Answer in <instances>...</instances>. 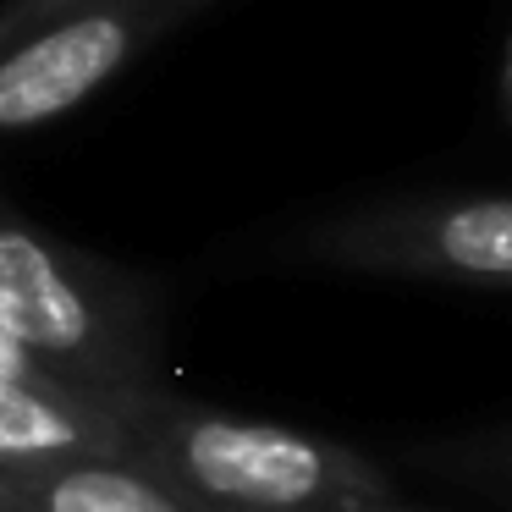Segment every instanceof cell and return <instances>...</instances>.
<instances>
[{
    "label": "cell",
    "mask_w": 512,
    "mask_h": 512,
    "mask_svg": "<svg viewBox=\"0 0 512 512\" xmlns=\"http://www.w3.org/2000/svg\"><path fill=\"white\" fill-rule=\"evenodd\" d=\"M0 512H193L133 457H78L0 474Z\"/></svg>",
    "instance_id": "obj_6"
},
{
    "label": "cell",
    "mask_w": 512,
    "mask_h": 512,
    "mask_svg": "<svg viewBox=\"0 0 512 512\" xmlns=\"http://www.w3.org/2000/svg\"><path fill=\"white\" fill-rule=\"evenodd\" d=\"M0 331L122 413L160 386V298L144 276L61 243L0 193Z\"/></svg>",
    "instance_id": "obj_2"
},
{
    "label": "cell",
    "mask_w": 512,
    "mask_h": 512,
    "mask_svg": "<svg viewBox=\"0 0 512 512\" xmlns=\"http://www.w3.org/2000/svg\"><path fill=\"white\" fill-rule=\"evenodd\" d=\"M215 0H94L0 61V138L39 133L111 89Z\"/></svg>",
    "instance_id": "obj_4"
},
{
    "label": "cell",
    "mask_w": 512,
    "mask_h": 512,
    "mask_svg": "<svg viewBox=\"0 0 512 512\" xmlns=\"http://www.w3.org/2000/svg\"><path fill=\"white\" fill-rule=\"evenodd\" d=\"M83 6H94V0H0V61L23 50L28 39H39L45 28L78 17Z\"/></svg>",
    "instance_id": "obj_7"
},
{
    "label": "cell",
    "mask_w": 512,
    "mask_h": 512,
    "mask_svg": "<svg viewBox=\"0 0 512 512\" xmlns=\"http://www.w3.org/2000/svg\"><path fill=\"white\" fill-rule=\"evenodd\" d=\"M496 468H501V474L512 479V441H507V452H501V463H496Z\"/></svg>",
    "instance_id": "obj_10"
},
{
    "label": "cell",
    "mask_w": 512,
    "mask_h": 512,
    "mask_svg": "<svg viewBox=\"0 0 512 512\" xmlns=\"http://www.w3.org/2000/svg\"><path fill=\"white\" fill-rule=\"evenodd\" d=\"M78 457H127L122 413L67 380L0 386V474Z\"/></svg>",
    "instance_id": "obj_5"
},
{
    "label": "cell",
    "mask_w": 512,
    "mask_h": 512,
    "mask_svg": "<svg viewBox=\"0 0 512 512\" xmlns=\"http://www.w3.org/2000/svg\"><path fill=\"white\" fill-rule=\"evenodd\" d=\"M353 512H413V507H397V501H380V507H353Z\"/></svg>",
    "instance_id": "obj_9"
},
{
    "label": "cell",
    "mask_w": 512,
    "mask_h": 512,
    "mask_svg": "<svg viewBox=\"0 0 512 512\" xmlns=\"http://www.w3.org/2000/svg\"><path fill=\"white\" fill-rule=\"evenodd\" d=\"M496 105H501V122L512 127V39L501 50V78H496Z\"/></svg>",
    "instance_id": "obj_8"
},
{
    "label": "cell",
    "mask_w": 512,
    "mask_h": 512,
    "mask_svg": "<svg viewBox=\"0 0 512 512\" xmlns=\"http://www.w3.org/2000/svg\"><path fill=\"white\" fill-rule=\"evenodd\" d=\"M127 457L193 512H353L391 501L380 463L281 419L226 413L166 386L122 402Z\"/></svg>",
    "instance_id": "obj_1"
},
{
    "label": "cell",
    "mask_w": 512,
    "mask_h": 512,
    "mask_svg": "<svg viewBox=\"0 0 512 512\" xmlns=\"http://www.w3.org/2000/svg\"><path fill=\"white\" fill-rule=\"evenodd\" d=\"M287 259L353 276L512 292V193H424L325 215L292 237Z\"/></svg>",
    "instance_id": "obj_3"
}]
</instances>
